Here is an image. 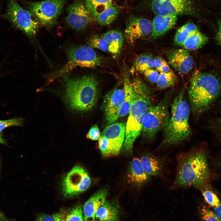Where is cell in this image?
I'll return each instance as SVG.
<instances>
[{
	"label": "cell",
	"mask_w": 221,
	"mask_h": 221,
	"mask_svg": "<svg viewBox=\"0 0 221 221\" xmlns=\"http://www.w3.org/2000/svg\"><path fill=\"white\" fill-rule=\"evenodd\" d=\"M130 82L134 97L125 125V139L121 149L126 154L132 152L134 144L142 133L144 117L153 105L151 91L144 82L138 78L133 79Z\"/></svg>",
	"instance_id": "cell-1"
},
{
	"label": "cell",
	"mask_w": 221,
	"mask_h": 221,
	"mask_svg": "<svg viewBox=\"0 0 221 221\" xmlns=\"http://www.w3.org/2000/svg\"><path fill=\"white\" fill-rule=\"evenodd\" d=\"M176 176L173 184L177 188L205 186L209 178L206 155L203 151L194 150L178 155Z\"/></svg>",
	"instance_id": "cell-2"
},
{
	"label": "cell",
	"mask_w": 221,
	"mask_h": 221,
	"mask_svg": "<svg viewBox=\"0 0 221 221\" xmlns=\"http://www.w3.org/2000/svg\"><path fill=\"white\" fill-rule=\"evenodd\" d=\"M221 93V79L215 74L196 70L192 76L188 94L192 110L196 114L208 110Z\"/></svg>",
	"instance_id": "cell-3"
},
{
	"label": "cell",
	"mask_w": 221,
	"mask_h": 221,
	"mask_svg": "<svg viewBox=\"0 0 221 221\" xmlns=\"http://www.w3.org/2000/svg\"><path fill=\"white\" fill-rule=\"evenodd\" d=\"M185 91L181 90L171 104L169 122L164 129L161 142L163 145L172 146L180 144L187 140L191 134L189 123L190 108L186 101Z\"/></svg>",
	"instance_id": "cell-4"
},
{
	"label": "cell",
	"mask_w": 221,
	"mask_h": 221,
	"mask_svg": "<svg viewBox=\"0 0 221 221\" xmlns=\"http://www.w3.org/2000/svg\"><path fill=\"white\" fill-rule=\"evenodd\" d=\"M65 101L72 110L86 111L92 108L98 97V83L93 76L64 78Z\"/></svg>",
	"instance_id": "cell-5"
},
{
	"label": "cell",
	"mask_w": 221,
	"mask_h": 221,
	"mask_svg": "<svg viewBox=\"0 0 221 221\" xmlns=\"http://www.w3.org/2000/svg\"><path fill=\"white\" fill-rule=\"evenodd\" d=\"M173 92L172 90L167 92L162 99L157 104L153 105L145 115L142 132L147 140H153L167 125L170 117L169 107Z\"/></svg>",
	"instance_id": "cell-6"
},
{
	"label": "cell",
	"mask_w": 221,
	"mask_h": 221,
	"mask_svg": "<svg viewBox=\"0 0 221 221\" xmlns=\"http://www.w3.org/2000/svg\"><path fill=\"white\" fill-rule=\"evenodd\" d=\"M66 52L67 62L56 72L55 76L63 75L77 67L93 68L103 62L102 58L89 45L71 46L66 49Z\"/></svg>",
	"instance_id": "cell-7"
},
{
	"label": "cell",
	"mask_w": 221,
	"mask_h": 221,
	"mask_svg": "<svg viewBox=\"0 0 221 221\" xmlns=\"http://www.w3.org/2000/svg\"><path fill=\"white\" fill-rule=\"evenodd\" d=\"M2 17L23 32L30 38L35 37L40 22L33 12L21 7L14 0H10Z\"/></svg>",
	"instance_id": "cell-8"
},
{
	"label": "cell",
	"mask_w": 221,
	"mask_h": 221,
	"mask_svg": "<svg viewBox=\"0 0 221 221\" xmlns=\"http://www.w3.org/2000/svg\"><path fill=\"white\" fill-rule=\"evenodd\" d=\"M66 0H45L29 2V10L33 12L40 23L47 28L53 27L61 14Z\"/></svg>",
	"instance_id": "cell-9"
},
{
	"label": "cell",
	"mask_w": 221,
	"mask_h": 221,
	"mask_svg": "<svg viewBox=\"0 0 221 221\" xmlns=\"http://www.w3.org/2000/svg\"><path fill=\"white\" fill-rule=\"evenodd\" d=\"M91 183V179L86 170L80 165H76L63 177L62 193L66 198L77 196L86 190Z\"/></svg>",
	"instance_id": "cell-10"
},
{
	"label": "cell",
	"mask_w": 221,
	"mask_h": 221,
	"mask_svg": "<svg viewBox=\"0 0 221 221\" xmlns=\"http://www.w3.org/2000/svg\"><path fill=\"white\" fill-rule=\"evenodd\" d=\"M150 7L156 15H192L195 11L192 0H152Z\"/></svg>",
	"instance_id": "cell-11"
},
{
	"label": "cell",
	"mask_w": 221,
	"mask_h": 221,
	"mask_svg": "<svg viewBox=\"0 0 221 221\" xmlns=\"http://www.w3.org/2000/svg\"><path fill=\"white\" fill-rule=\"evenodd\" d=\"M65 21L68 26L77 30H83L94 20L84 2L76 0L67 9Z\"/></svg>",
	"instance_id": "cell-12"
},
{
	"label": "cell",
	"mask_w": 221,
	"mask_h": 221,
	"mask_svg": "<svg viewBox=\"0 0 221 221\" xmlns=\"http://www.w3.org/2000/svg\"><path fill=\"white\" fill-rule=\"evenodd\" d=\"M153 27L152 22L142 17L130 15L125 31L124 36L130 44L141 37L151 34Z\"/></svg>",
	"instance_id": "cell-13"
},
{
	"label": "cell",
	"mask_w": 221,
	"mask_h": 221,
	"mask_svg": "<svg viewBox=\"0 0 221 221\" xmlns=\"http://www.w3.org/2000/svg\"><path fill=\"white\" fill-rule=\"evenodd\" d=\"M124 97L123 88H115L109 92L104 100L103 107L106 120L108 125L119 118V112Z\"/></svg>",
	"instance_id": "cell-14"
},
{
	"label": "cell",
	"mask_w": 221,
	"mask_h": 221,
	"mask_svg": "<svg viewBox=\"0 0 221 221\" xmlns=\"http://www.w3.org/2000/svg\"><path fill=\"white\" fill-rule=\"evenodd\" d=\"M169 63L179 73L183 75L189 72L193 68V58L185 49L172 50L167 53Z\"/></svg>",
	"instance_id": "cell-15"
},
{
	"label": "cell",
	"mask_w": 221,
	"mask_h": 221,
	"mask_svg": "<svg viewBox=\"0 0 221 221\" xmlns=\"http://www.w3.org/2000/svg\"><path fill=\"white\" fill-rule=\"evenodd\" d=\"M101 135L108 141L114 155H118L125 140V126L120 122H114L108 125L104 129Z\"/></svg>",
	"instance_id": "cell-16"
},
{
	"label": "cell",
	"mask_w": 221,
	"mask_h": 221,
	"mask_svg": "<svg viewBox=\"0 0 221 221\" xmlns=\"http://www.w3.org/2000/svg\"><path fill=\"white\" fill-rule=\"evenodd\" d=\"M108 192L101 190L94 194L85 202L83 208L84 221H94L96 212L106 201Z\"/></svg>",
	"instance_id": "cell-17"
},
{
	"label": "cell",
	"mask_w": 221,
	"mask_h": 221,
	"mask_svg": "<svg viewBox=\"0 0 221 221\" xmlns=\"http://www.w3.org/2000/svg\"><path fill=\"white\" fill-rule=\"evenodd\" d=\"M177 19L176 15H156L152 22L151 37L156 39L165 34L174 26Z\"/></svg>",
	"instance_id": "cell-18"
},
{
	"label": "cell",
	"mask_w": 221,
	"mask_h": 221,
	"mask_svg": "<svg viewBox=\"0 0 221 221\" xmlns=\"http://www.w3.org/2000/svg\"><path fill=\"white\" fill-rule=\"evenodd\" d=\"M140 159L145 172L151 177H157L162 173L164 167V160L150 153L143 155Z\"/></svg>",
	"instance_id": "cell-19"
},
{
	"label": "cell",
	"mask_w": 221,
	"mask_h": 221,
	"mask_svg": "<svg viewBox=\"0 0 221 221\" xmlns=\"http://www.w3.org/2000/svg\"><path fill=\"white\" fill-rule=\"evenodd\" d=\"M127 177L130 184L138 187L145 184L151 178L144 171L140 159L136 157L133 159L130 165Z\"/></svg>",
	"instance_id": "cell-20"
},
{
	"label": "cell",
	"mask_w": 221,
	"mask_h": 221,
	"mask_svg": "<svg viewBox=\"0 0 221 221\" xmlns=\"http://www.w3.org/2000/svg\"><path fill=\"white\" fill-rule=\"evenodd\" d=\"M125 69L123 79L124 97L119 112V118L129 114L131 104L134 97V91L129 78V71Z\"/></svg>",
	"instance_id": "cell-21"
},
{
	"label": "cell",
	"mask_w": 221,
	"mask_h": 221,
	"mask_svg": "<svg viewBox=\"0 0 221 221\" xmlns=\"http://www.w3.org/2000/svg\"><path fill=\"white\" fill-rule=\"evenodd\" d=\"M117 208L113 204L106 201L100 207L95 214L94 221H118Z\"/></svg>",
	"instance_id": "cell-22"
},
{
	"label": "cell",
	"mask_w": 221,
	"mask_h": 221,
	"mask_svg": "<svg viewBox=\"0 0 221 221\" xmlns=\"http://www.w3.org/2000/svg\"><path fill=\"white\" fill-rule=\"evenodd\" d=\"M101 36L108 45V52L115 55L119 54L123 41L122 33L117 30H112L103 33Z\"/></svg>",
	"instance_id": "cell-23"
},
{
	"label": "cell",
	"mask_w": 221,
	"mask_h": 221,
	"mask_svg": "<svg viewBox=\"0 0 221 221\" xmlns=\"http://www.w3.org/2000/svg\"><path fill=\"white\" fill-rule=\"evenodd\" d=\"M208 41V37L199 30L191 35L181 46L186 50H195L203 47Z\"/></svg>",
	"instance_id": "cell-24"
},
{
	"label": "cell",
	"mask_w": 221,
	"mask_h": 221,
	"mask_svg": "<svg viewBox=\"0 0 221 221\" xmlns=\"http://www.w3.org/2000/svg\"><path fill=\"white\" fill-rule=\"evenodd\" d=\"M113 0H85L84 2L87 10L94 20L97 16L112 5Z\"/></svg>",
	"instance_id": "cell-25"
},
{
	"label": "cell",
	"mask_w": 221,
	"mask_h": 221,
	"mask_svg": "<svg viewBox=\"0 0 221 221\" xmlns=\"http://www.w3.org/2000/svg\"><path fill=\"white\" fill-rule=\"evenodd\" d=\"M194 24L188 23L180 27L177 31L174 38V41L177 45H181L192 33L199 30Z\"/></svg>",
	"instance_id": "cell-26"
},
{
	"label": "cell",
	"mask_w": 221,
	"mask_h": 221,
	"mask_svg": "<svg viewBox=\"0 0 221 221\" xmlns=\"http://www.w3.org/2000/svg\"><path fill=\"white\" fill-rule=\"evenodd\" d=\"M154 61L155 58L150 54L139 55L134 60L133 72L136 71L142 73L146 70L153 68L155 67Z\"/></svg>",
	"instance_id": "cell-27"
},
{
	"label": "cell",
	"mask_w": 221,
	"mask_h": 221,
	"mask_svg": "<svg viewBox=\"0 0 221 221\" xmlns=\"http://www.w3.org/2000/svg\"><path fill=\"white\" fill-rule=\"evenodd\" d=\"M119 13L117 8L112 5L97 16L94 20L100 25H108L115 20Z\"/></svg>",
	"instance_id": "cell-28"
},
{
	"label": "cell",
	"mask_w": 221,
	"mask_h": 221,
	"mask_svg": "<svg viewBox=\"0 0 221 221\" xmlns=\"http://www.w3.org/2000/svg\"><path fill=\"white\" fill-rule=\"evenodd\" d=\"M176 81V76L172 70L165 73L160 72L156 82L157 86L160 89L168 88L174 85Z\"/></svg>",
	"instance_id": "cell-29"
},
{
	"label": "cell",
	"mask_w": 221,
	"mask_h": 221,
	"mask_svg": "<svg viewBox=\"0 0 221 221\" xmlns=\"http://www.w3.org/2000/svg\"><path fill=\"white\" fill-rule=\"evenodd\" d=\"M88 45L93 48L108 52V45L102 36L94 35L91 37L88 41Z\"/></svg>",
	"instance_id": "cell-30"
},
{
	"label": "cell",
	"mask_w": 221,
	"mask_h": 221,
	"mask_svg": "<svg viewBox=\"0 0 221 221\" xmlns=\"http://www.w3.org/2000/svg\"><path fill=\"white\" fill-rule=\"evenodd\" d=\"M200 189L204 200L210 206L214 208L217 207L220 204L221 202L216 195L213 192L204 187Z\"/></svg>",
	"instance_id": "cell-31"
},
{
	"label": "cell",
	"mask_w": 221,
	"mask_h": 221,
	"mask_svg": "<svg viewBox=\"0 0 221 221\" xmlns=\"http://www.w3.org/2000/svg\"><path fill=\"white\" fill-rule=\"evenodd\" d=\"M65 221H84L82 206L78 205L66 211Z\"/></svg>",
	"instance_id": "cell-32"
},
{
	"label": "cell",
	"mask_w": 221,
	"mask_h": 221,
	"mask_svg": "<svg viewBox=\"0 0 221 221\" xmlns=\"http://www.w3.org/2000/svg\"><path fill=\"white\" fill-rule=\"evenodd\" d=\"M99 146L104 157H108L114 155V152L108 141L101 135L99 139Z\"/></svg>",
	"instance_id": "cell-33"
},
{
	"label": "cell",
	"mask_w": 221,
	"mask_h": 221,
	"mask_svg": "<svg viewBox=\"0 0 221 221\" xmlns=\"http://www.w3.org/2000/svg\"><path fill=\"white\" fill-rule=\"evenodd\" d=\"M200 214L202 221H217L214 212L205 206L201 207Z\"/></svg>",
	"instance_id": "cell-34"
},
{
	"label": "cell",
	"mask_w": 221,
	"mask_h": 221,
	"mask_svg": "<svg viewBox=\"0 0 221 221\" xmlns=\"http://www.w3.org/2000/svg\"><path fill=\"white\" fill-rule=\"evenodd\" d=\"M22 120L19 118L0 121V132L7 127L13 126H20L22 125Z\"/></svg>",
	"instance_id": "cell-35"
},
{
	"label": "cell",
	"mask_w": 221,
	"mask_h": 221,
	"mask_svg": "<svg viewBox=\"0 0 221 221\" xmlns=\"http://www.w3.org/2000/svg\"><path fill=\"white\" fill-rule=\"evenodd\" d=\"M142 73L150 82L153 83H156L160 75L157 71L152 68L146 70Z\"/></svg>",
	"instance_id": "cell-36"
},
{
	"label": "cell",
	"mask_w": 221,
	"mask_h": 221,
	"mask_svg": "<svg viewBox=\"0 0 221 221\" xmlns=\"http://www.w3.org/2000/svg\"><path fill=\"white\" fill-rule=\"evenodd\" d=\"M101 136L99 129L96 125L92 126L87 134V138L93 141L99 140Z\"/></svg>",
	"instance_id": "cell-37"
},
{
	"label": "cell",
	"mask_w": 221,
	"mask_h": 221,
	"mask_svg": "<svg viewBox=\"0 0 221 221\" xmlns=\"http://www.w3.org/2000/svg\"><path fill=\"white\" fill-rule=\"evenodd\" d=\"M35 221H54L52 216L44 213L39 214Z\"/></svg>",
	"instance_id": "cell-38"
},
{
	"label": "cell",
	"mask_w": 221,
	"mask_h": 221,
	"mask_svg": "<svg viewBox=\"0 0 221 221\" xmlns=\"http://www.w3.org/2000/svg\"><path fill=\"white\" fill-rule=\"evenodd\" d=\"M66 211H61L52 215L54 221H65Z\"/></svg>",
	"instance_id": "cell-39"
},
{
	"label": "cell",
	"mask_w": 221,
	"mask_h": 221,
	"mask_svg": "<svg viewBox=\"0 0 221 221\" xmlns=\"http://www.w3.org/2000/svg\"><path fill=\"white\" fill-rule=\"evenodd\" d=\"M166 61L161 57H157L155 58V67L158 71H159L160 68Z\"/></svg>",
	"instance_id": "cell-40"
},
{
	"label": "cell",
	"mask_w": 221,
	"mask_h": 221,
	"mask_svg": "<svg viewBox=\"0 0 221 221\" xmlns=\"http://www.w3.org/2000/svg\"><path fill=\"white\" fill-rule=\"evenodd\" d=\"M217 23L218 30L215 37V40L218 44L221 45V20H219Z\"/></svg>",
	"instance_id": "cell-41"
},
{
	"label": "cell",
	"mask_w": 221,
	"mask_h": 221,
	"mask_svg": "<svg viewBox=\"0 0 221 221\" xmlns=\"http://www.w3.org/2000/svg\"><path fill=\"white\" fill-rule=\"evenodd\" d=\"M214 209L213 212L216 217L217 221H221V202L218 207Z\"/></svg>",
	"instance_id": "cell-42"
},
{
	"label": "cell",
	"mask_w": 221,
	"mask_h": 221,
	"mask_svg": "<svg viewBox=\"0 0 221 221\" xmlns=\"http://www.w3.org/2000/svg\"><path fill=\"white\" fill-rule=\"evenodd\" d=\"M171 70L169 66L165 61L160 68L159 71L160 72L165 73L169 72Z\"/></svg>",
	"instance_id": "cell-43"
},
{
	"label": "cell",
	"mask_w": 221,
	"mask_h": 221,
	"mask_svg": "<svg viewBox=\"0 0 221 221\" xmlns=\"http://www.w3.org/2000/svg\"><path fill=\"white\" fill-rule=\"evenodd\" d=\"M0 221H10L0 210Z\"/></svg>",
	"instance_id": "cell-44"
},
{
	"label": "cell",
	"mask_w": 221,
	"mask_h": 221,
	"mask_svg": "<svg viewBox=\"0 0 221 221\" xmlns=\"http://www.w3.org/2000/svg\"><path fill=\"white\" fill-rule=\"evenodd\" d=\"M218 124L219 130L221 132V117L218 119Z\"/></svg>",
	"instance_id": "cell-45"
},
{
	"label": "cell",
	"mask_w": 221,
	"mask_h": 221,
	"mask_svg": "<svg viewBox=\"0 0 221 221\" xmlns=\"http://www.w3.org/2000/svg\"><path fill=\"white\" fill-rule=\"evenodd\" d=\"M0 144H6V142L5 140L3 139L0 135Z\"/></svg>",
	"instance_id": "cell-46"
}]
</instances>
